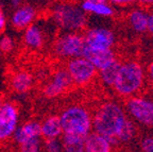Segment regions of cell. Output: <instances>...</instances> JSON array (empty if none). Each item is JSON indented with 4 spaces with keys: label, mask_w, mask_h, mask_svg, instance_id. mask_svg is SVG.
<instances>
[{
    "label": "cell",
    "mask_w": 153,
    "mask_h": 152,
    "mask_svg": "<svg viewBox=\"0 0 153 152\" xmlns=\"http://www.w3.org/2000/svg\"><path fill=\"white\" fill-rule=\"evenodd\" d=\"M127 118V112L121 104L106 101L96 109L93 115V129L108 138L113 147H116L118 146L117 135Z\"/></svg>",
    "instance_id": "obj_1"
},
{
    "label": "cell",
    "mask_w": 153,
    "mask_h": 152,
    "mask_svg": "<svg viewBox=\"0 0 153 152\" xmlns=\"http://www.w3.org/2000/svg\"><path fill=\"white\" fill-rule=\"evenodd\" d=\"M145 82L146 74L140 63L136 61H127L121 63L113 88L118 96L127 99L138 95L145 86Z\"/></svg>",
    "instance_id": "obj_2"
},
{
    "label": "cell",
    "mask_w": 153,
    "mask_h": 152,
    "mask_svg": "<svg viewBox=\"0 0 153 152\" xmlns=\"http://www.w3.org/2000/svg\"><path fill=\"white\" fill-rule=\"evenodd\" d=\"M52 18L65 32H82L87 24V13L74 2H60L52 9Z\"/></svg>",
    "instance_id": "obj_3"
},
{
    "label": "cell",
    "mask_w": 153,
    "mask_h": 152,
    "mask_svg": "<svg viewBox=\"0 0 153 152\" xmlns=\"http://www.w3.org/2000/svg\"><path fill=\"white\" fill-rule=\"evenodd\" d=\"M63 133H72L86 137L93 130V115L85 107L70 105L61 113Z\"/></svg>",
    "instance_id": "obj_4"
},
{
    "label": "cell",
    "mask_w": 153,
    "mask_h": 152,
    "mask_svg": "<svg viewBox=\"0 0 153 152\" xmlns=\"http://www.w3.org/2000/svg\"><path fill=\"white\" fill-rule=\"evenodd\" d=\"M86 44L81 32H65L56 38L53 44V52L57 57L70 60L82 57Z\"/></svg>",
    "instance_id": "obj_5"
},
{
    "label": "cell",
    "mask_w": 153,
    "mask_h": 152,
    "mask_svg": "<svg viewBox=\"0 0 153 152\" xmlns=\"http://www.w3.org/2000/svg\"><path fill=\"white\" fill-rule=\"evenodd\" d=\"M127 115L143 127H153V100L141 96H132L126 99L123 105Z\"/></svg>",
    "instance_id": "obj_6"
},
{
    "label": "cell",
    "mask_w": 153,
    "mask_h": 152,
    "mask_svg": "<svg viewBox=\"0 0 153 152\" xmlns=\"http://www.w3.org/2000/svg\"><path fill=\"white\" fill-rule=\"evenodd\" d=\"M66 69L71 77L72 83L76 86L88 85L98 76V69L83 55L68 60Z\"/></svg>",
    "instance_id": "obj_7"
},
{
    "label": "cell",
    "mask_w": 153,
    "mask_h": 152,
    "mask_svg": "<svg viewBox=\"0 0 153 152\" xmlns=\"http://www.w3.org/2000/svg\"><path fill=\"white\" fill-rule=\"evenodd\" d=\"M19 112L13 102L4 101L0 111V143H7L13 138L18 127Z\"/></svg>",
    "instance_id": "obj_8"
},
{
    "label": "cell",
    "mask_w": 153,
    "mask_h": 152,
    "mask_svg": "<svg viewBox=\"0 0 153 152\" xmlns=\"http://www.w3.org/2000/svg\"><path fill=\"white\" fill-rule=\"evenodd\" d=\"M86 47L93 49H113L115 45V34L112 30L104 27H94L84 32Z\"/></svg>",
    "instance_id": "obj_9"
},
{
    "label": "cell",
    "mask_w": 153,
    "mask_h": 152,
    "mask_svg": "<svg viewBox=\"0 0 153 152\" xmlns=\"http://www.w3.org/2000/svg\"><path fill=\"white\" fill-rule=\"evenodd\" d=\"M72 80L68 70L65 68L56 69L51 79L44 87V96L48 99H53L64 94L72 85Z\"/></svg>",
    "instance_id": "obj_10"
},
{
    "label": "cell",
    "mask_w": 153,
    "mask_h": 152,
    "mask_svg": "<svg viewBox=\"0 0 153 152\" xmlns=\"http://www.w3.org/2000/svg\"><path fill=\"white\" fill-rule=\"evenodd\" d=\"M36 18V10L31 5H20L11 16V24L17 30H25L31 26Z\"/></svg>",
    "instance_id": "obj_11"
},
{
    "label": "cell",
    "mask_w": 153,
    "mask_h": 152,
    "mask_svg": "<svg viewBox=\"0 0 153 152\" xmlns=\"http://www.w3.org/2000/svg\"><path fill=\"white\" fill-rule=\"evenodd\" d=\"M83 57H86L89 62L96 67V68L101 69L105 65L110 64L112 61H114L116 57L114 50L113 49H93V48L85 47Z\"/></svg>",
    "instance_id": "obj_12"
},
{
    "label": "cell",
    "mask_w": 153,
    "mask_h": 152,
    "mask_svg": "<svg viewBox=\"0 0 153 152\" xmlns=\"http://www.w3.org/2000/svg\"><path fill=\"white\" fill-rule=\"evenodd\" d=\"M35 137H42L41 124L37 121H27L22 126H18L13 135V140L17 145H22L27 140Z\"/></svg>",
    "instance_id": "obj_13"
},
{
    "label": "cell",
    "mask_w": 153,
    "mask_h": 152,
    "mask_svg": "<svg viewBox=\"0 0 153 152\" xmlns=\"http://www.w3.org/2000/svg\"><path fill=\"white\" fill-rule=\"evenodd\" d=\"M113 145L108 138L98 132H91L85 137L84 150L86 152H111Z\"/></svg>",
    "instance_id": "obj_14"
},
{
    "label": "cell",
    "mask_w": 153,
    "mask_h": 152,
    "mask_svg": "<svg viewBox=\"0 0 153 152\" xmlns=\"http://www.w3.org/2000/svg\"><path fill=\"white\" fill-rule=\"evenodd\" d=\"M128 20H129L130 27L136 33H145L148 31L149 13L146 12V9H141V7L133 9L130 12Z\"/></svg>",
    "instance_id": "obj_15"
},
{
    "label": "cell",
    "mask_w": 153,
    "mask_h": 152,
    "mask_svg": "<svg viewBox=\"0 0 153 152\" xmlns=\"http://www.w3.org/2000/svg\"><path fill=\"white\" fill-rule=\"evenodd\" d=\"M34 79L31 74L28 72H17L11 77L10 85L15 93L18 94H26L31 89L33 86Z\"/></svg>",
    "instance_id": "obj_16"
},
{
    "label": "cell",
    "mask_w": 153,
    "mask_h": 152,
    "mask_svg": "<svg viewBox=\"0 0 153 152\" xmlns=\"http://www.w3.org/2000/svg\"><path fill=\"white\" fill-rule=\"evenodd\" d=\"M42 137L45 138H61L63 135V127L60 116H49L41 124Z\"/></svg>",
    "instance_id": "obj_17"
},
{
    "label": "cell",
    "mask_w": 153,
    "mask_h": 152,
    "mask_svg": "<svg viewBox=\"0 0 153 152\" xmlns=\"http://www.w3.org/2000/svg\"><path fill=\"white\" fill-rule=\"evenodd\" d=\"M25 45L32 50H37L44 45V34L42 29L37 25L32 24L25 29L24 33Z\"/></svg>",
    "instance_id": "obj_18"
},
{
    "label": "cell",
    "mask_w": 153,
    "mask_h": 152,
    "mask_svg": "<svg viewBox=\"0 0 153 152\" xmlns=\"http://www.w3.org/2000/svg\"><path fill=\"white\" fill-rule=\"evenodd\" d=\"M120 66H121V62L118 61L117 59H115L110 64L105 65L104 67L99 69L98 76L101 83L104 86H108V87H113L115 80L118 76V72H119Z\"/></svg>",
    "instance_id": "obj_19"
},
{
    "label": "cell",
    "mask_w": 153,
    "mask_h": 152,
    "mask_svg": "<svg viewBox=\"0 0 153 152\" xmlns=\"http://www.w3.org/2000/svg\"><path fill=\"white\" fill-rule=\"evenodd\" d=\"M81 7L87 14H94L100 17H111L114 15L115 11L108 1L102 2H91V1H82Z\"/></svg>",
    "instance_id": "obj_20"
},
{
    "label": "cell",
    "mask_w": 153,
    "mask_h": 152,
    "mask_svg": "<svg viewBox=\"0 0 153 152\" xmlns=\"http://www.w3.org/2000/svg\"><path fill=\"white\" fill-rule=\"evenodd\" d=\"M63 143V151L66 152H83L85 137L72 133H63L61 136Z\"/></svg>",
    "instance_id": "obj_21"
},
{
    "label": "cell",
    "mask_w": 153,
    "mask_h": 152,
    "mask_svg": "<svg viewBox=\"0 0 153 152\" xmlns=\"http://www.w3.org/2000/svg\"><path fill=\"white\" fill-rule=\"evenodd\" d=\"M136 136V124L133 119L128 117L124 124L122 126L121 130L117 135L118 145H126L131 143Z\"/></svg>",
    "instance_id": "obj_22"
},
{
    "label": "cell",
    "mask_w": 153,
    "mask_h": 152,
    "mask_svg": "<svg viewBox=\"0 0 153 152\" xmlns=\"http://www.w3.org/2000/svg\"><path fill=\"white\" fill-rule=\"evenodd\" d=\"M43 149L42 137H35L27 140L24 144L19 145V150L22 152H38Z\"/></svg>",
    "instance_id": "obj_23"
},
{
    "label": "cell",
    "mask_w": 153,
    "mask_h": 152,
    "mask_svg": "<svg viewBox=\"0 0 153 152\" xmlns=\"http://www.w3.org/2000/svg\"><path fill=\"white\" fill-rule=\"evenodd\" d=\"M43 149L48 152L63 151V143L61 138H45L43 140Z\"/></svg>",
    "instance_id": "obj_24"
},
{
    "label": "cell",
    "mask_w": 153,
    "mask_h": 152,
    "mask_svg": "<svg viewBox=\"0 0 153 152\" xmlns=\"http://www.w3.org/2000/svg\"><path fill=\"white\" fill-rule=\"evenodd\" d=\"M14 48V40L12 37L7 35H3L0 37V55L2 53L11 52Z\"/></svg>",
    "instance_id": "obj_25"
},
{
    "label": "cell",
    "mask_w": 153,
    "mask_h": 152,
    "mask_svg": "<svg viewBox=\"0 0 153 152\" xmlns=\"http://www.w3.org/2000/svg\"><path fill=\"white\" fill-rule=\"evenodd\" d=\"M140 149L145 152H153V136H146L140 140Z\"/></svg>",
    "instance_id": "obj_26"
},
{
    "label": "cell",
    "mask_w": 153,
    "mask_h": 152,
    "mask_svg": "<svg viewBox=\"0 0 153 152\" xmlns=\"http://www.w3.org/2000/svg\"><path fill=\"white\" fill-rule=\"evenodd\" d=\"M5 26H7V16H5L3 10L0 7V34L3 32Z\"/></svg>",
    "instance_id": "obj_27"
},
{
    "label": "cell",
    "mask_w": 153,
    "mask_h": 152,
    "mask_svg": "<svg viewBox=\"0 0 153 152\" xmlns=\"http://www.w3.org/2000/svg\"><path fill=\"white\" fill-rule=\"evenodd\" d=\"M135 1L136 0H110V2L114 5H129Z\"/></svg>",
    "instance_id": "obj_28"
},
{
    "label": "cell",
    "mask_w": 153,
    "mask_h": 152,
    "mask_svg": "<svg viewBox=\"0 0 153 152\" xmlns=\"http://www.w3.org/2000/svg\"><path fill=\"white\" fill-rule=\"evenodd\" d=\"M147 77H148V80L151 83V85L153 86V61L148 65V68H147Z\"/></svg>",
    "instance_id": "obj_29"
},
{
    "label": "cell",
    "mask_w": 153,
    "mask_h": 152,
    "mask_svg": "<svg viewBox=\"0 0 153 152\" xmlns=\"http://www.w3.org/2000/svg\"><path fill=\"white\" fill-rule=\"evenodd\" d=\"M141 7H153V0H136Z\"/></svg>",
    "instance_id": "obj_30"
},
{
    "label": "cell",
    "mask_w": 153,
    "mask_h": 152,
    "mask_svg": "<svg viewBox=\"0 0 153 152\" xmlns=\"http://www.w3.org/2000/svg\"><path fill=\"white\" fill-rule=\"evenodd\" d=\"M148 32L153 35V11L149 14V25H148Z\"/></svg>",
    "instance_id": "obj_31"
},
{
    "label": "cell",
    "mask_w": 153,
    "mask_h": 152,
    "mask_svg": "<svg viewBox=\"0 0 153 152\" xmlns=\"http://www.w3.org/2000/svg\"><path fill=\"white\" fill-rule=\"evenodd\" d=\"M20 5H22V0H11V7L14 10L19 7Z\"/></svg>",
    "instance_id": "obj_32"
},
{
    "label": "cell",
    "mask_w": 153,
    "mask_h": 152,
    "mask_svg": "<svg viewBox=\"0 0 153 152\" xmlns=\"http://www.w3.org/2000/svg\"><path fill=\"white\" fill-rule=\"evenodd\" d=\"M82 1H91V2H102V1H108V0H82Z\"/></svg>",
    "instance_id": "obj_33"
},
{
    "label": "cell",
    "mask_w": 153,
    "mask_h": 152,
    "mask_svg": "<svg viewBox=\"0 0 153 152\" xmlns=\"http://www.w3.org/2000/svg\"><path fill=\"white\" fill-rule=\"evenodd\" d=\"M3 103H4V101H3V99L1 97H0V111H1V109H2L3 107Z\"/></svg>",
    "instance_id": "obj_34"
},
{
    "label": "cell",
    "mask_w": 153,
    "mask_h": 152,
    "mask_svg": "<svg viewBox=\"0 0 153 152\" xmlns=\"http://www.w3.org/2000/svg\"><path fill=\"white\" fill-rule=\"evenodd\" d=\"M0 1H1V0H0Z\"/></svg>",
    "instance_id": "obj_35"
}]
</instances>
